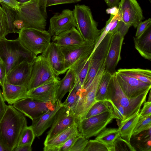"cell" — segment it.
<instances>
[{
  "label": "cell",
  "mask_w": 151,
  "mask_h": 151,
  "mask_svg": "<svg viewBox=\"0 0 151 151\" xmlns=\"http://www.w3.org/2000/svg\"><path fill=\"white\" fill-rule=\"evenodd\" d=\"M27 126L25 116L12 105H7L0 121V131L7 151H13L17 146L21 134Z\"/></svg>",
  "instance_id": "cell-1"
},
{
  "label": "cell",
  "mask_w": 151,
  "mask_h": 151,
  "mask_svg": "<svg viewBox=\"0 0 151 151\" xmlns=\"http://www.w3.org/2000/svg\"><path fill=\"white\" fill-rule=\"evenodd\" d=\"M0 57L4 64L6 76L15 66L24 62L32 63L37 56L24 47L17 39L0 40Z\"/></svg>",
  "instance_id": "cell-2"
},
{
  "label": "cell",
  "mask_w": 151,
  "mask_h": 151,
  "mask_svg": "<svg viewBox=\"0 0 151 151\" xmlns=\"http://www.w3.org/2000/svg\"><path fill=\"white\" fill-rule=\"evenodd\" d=\"M149 92L135 98H129L123 93L117 81L115 73L112 75L109 83L106 100L121 105L125 111L126 119L139 112L146 100Z\"/></svg>",
  "instance_id": "cell-3"
},
{
  "label": "cell",
  "mask_w": 151,
  "mask_h": 151,
  "mask_svg": "<svg viewBox=\"0 0 151 151\" xmlns=\"http://www.w3.org/2000/svg\"><path fill=\"white\" fill-rule=\"evenodd\" d=\"M73 12L77 29L84 41L96 44L102 29H98V24L93 18L90 7L84 4H77Z\"/></svg>",
  "instance_id": "cell-4"
},
{
  "label": "cell",
  "mask_w": 151,
  "mask_h": 151,
  "mask_svg": "<svg viewBox=\"0 0 151 151\" xmlns=\"http://www.w3.org/2000/svg\"><path fill=\"white\" fill-rule=\"evenodd\" d=\"M104 70V64L90 85L82 91L78 100L70 109V113L76 119L77 123L84 119L91 107L96 102V93Z\"/></svg>",
  "instance_id": "cell-5"
},
{
  "label": "cell",
  "mask_w": 151,
  "mask_h": 151,
  "mask_svg": "<svg viewBox=\"0 0 151 151\" xmlns=\"http://www.w3.org/2000/svg\"><path fill=\"white\" fill-rule=\"evenodd\" d=\"M18 33L22 45L37 56L44 52L51 42L52 37L45 30L23 28Z\"/></svg>",
  "instance_id": "cell-6"
},
{
  "label": "cell",
  "mask_w": 151,
  "mask_h": 151,
  "mask_svg": "<svg viewBox=\"0 0 151 151\" xmlns=\"http://www.w3.org/2000/svg\"><path fill=\"white\" fill-rule=\"evenodd\" d=\"M15 13L16 19L23 21L24 28L45 30L47 17L39 7L37 0H30L20 4L19 10Z\"/></svg>",
  "instance_id": "cell-7"
},
{
  "label": "cell",
  "mask_w": 151,
  "mask_h": 151,
  "mask_svg": "<svg viewBox=\"0 0 151 151\" xmlns=\"http://www.w3.org/2000/svg\"><path fill=\"white\" fill-rule=\"evenodd\" d=\"M114 119L115 116L111 109L79 122L77 123L78 130L87 139L96 136Z\"/></svg>",
  "instance_id": "cell-8"
},
{
  "label": "cell",
  "mask_w": 151,
  "mask_h": 151,
  "mask_svg": "<svg viewBox=\"0 0 151 151\" xmlns=\"http://www.w3.org/2000/svg\"><path fill=\"white\" fill-rule=\"evenodd\" d=\"M113 33H108L90 55L88 71L82 88L83 90L90 85L98 71L104 64Z\"/></svg>",
  "instance_id": "cell-9"
},
{
  "label": "cell",
  "mask_w": 151,
  "mask_h": 151,
  "mask_svg": "<svg viewBox=\"0 0 151 151\" xmlns=\"http://www.w3.org/2000/svg\"><path fill=\"white\" fill-rule=\"evenodd\" d=\"M58 77L55 75L46 59L41 54L37 56L33 63L27 91Z\"/></svg>",
  "instance_id": "cell-10"
},
{
  "label": "cell",
  "mask_w": 151,
  "mask_h": 151,
  "mask_svg": "<svg viewBox=\"0 0 151 151\" xmlns=\"http://www.w3.org/2000/svg\"><path fill=\"white\" fill-rule=\"evenodd\" d=\"M55 105L51 102H40L27 97L17 101L13 106L33 121L47 111L54 109Z\"/></svg>",
  "instance_id": "cell-11"
},
{
  "label": "cell",
  "mask_w": 151,
  "mask_h": 151,
  "mask_svg": "<svg viewBox=\"0 0 151 151\" xmlns=\"http://www.w3.org/2000/svg\"><path fill=\"white\" fill-rule=\"evenodd\" d=\"M118 9L120 20L135 28L144 19L142 9L136 0H120Z\"/></svg>",
  "instance_id": "cell-12"
},
{
  "label": "cell",
  "mask_w": 151,
  "mask_h": 151,
  "mask_svg": "<svg viewBox=\"0 0 151 151\" xmlns=\"http://www.w3.org/2000/svg\"><path fill=\"white\" fill-rule=\"evenodd\" d=\"M95 43L86 42L80 44L66 47H60L64 55L65 69L67 70L78 61L90 55Z\"/></svg>",
  "instance_id": "cell-13"
},
{
  "label": "cell",
  "mask_w": 151,
  "mask_h": 151,
  "mask_svg": "<svg viewBox=\"0 0 151 151\" xmlns=\"http://www.w3.org/2000/svg\"><path fill=\"white\" fill-rule=\"evenodd\" d=\"M121 89L128 97H136L150 90L151 84L142 82L135 78L120 74L115 73Z\"/></svg>",
  "instance_id": "cell-14"
},
{
  "label": "cell",
  "mask_w": 151,
  "mask_h": 151,
  "mask_svg": "<svg viewBox=\"0 0 151 151\" xmlns=\"http://www.w3.org/2000/svg\"><path fill=\"white\" fill-rule=\"evenodd\" d=\"M124 37L120 33H113L104 63V71L112 75L121 59V53Z\"/></svg>",
  "instance_id": "cell-15"
},
{
  "label": "cell",
  "mask_w": 151,
  "mask_h": 151,
  "mask_svg": "<svg viewBox=\"0 0 151 151\" xmlns=\"http://www.w3.org/2000/svg\"><path fill=\"white\" fill-rule=\"evenodd\" d=\"M76 27L73 11L69 9L56 13L50 18L47 31L51 37Z\"/></svg>",
  "instance_id": "cell-16"
},
{
  "label": "cell",
  "mask_w": 151,
  "mask_h": 151,
  "mask_svg": "<svg viewBox=\"0 0 151 151\" xmlns=\"http://www.w3.org/2000/svg\"><path fill=\"white\" fill-rule=\"evenodd\" d=\"M58 77L27 91V97L44 102L56 104L57 92L59 84Z\"/></svg>",
  "instance_id": "cell-17"
},
{
  "label": "cell",
  "mask_w": 151,
  "mask_h": 151,
  "mask_svg": "<svg viewBox=\"0 0 151 151\" xmlns=\"http://www.w3.org/2000/svg\"><path fill=\"white\" fill-rule=\"evenodd\" d=\"M76 123V119L70 114V109L62 105L55 114L44 142L47 141Z\"/></svg>",
  "instance_id": "cell-18"
},
{
  "label": "cell",
  "mask_w": 151,
  "mask_h": 151,
  "mask_svg": "<svg viewBox=\"0 0 151 151\" xmlns=\"http://www.w3.org/2000/svg\"><path fill=\"white\" fill-rule=\"evenodd\" d=\"M42 54L46 59L57 77L67 71L64 55L60 47L55 43L51 42Z\"/></svg>",
  "instance_id": "cell-19"
},
{
  "label": "cell",
  "mask_w": 151,
  "mask_h": 151,
  "mask_svg": "<svg viewBox=\"0 0 151 151\" xmlns=\"http://www.w3.org/2000/svg\"><path fill=\"white\" fill-rule=\"evenodd\" d=\"M32 64L24 62L16 65L6 75L5 81L14 85L28 86Z\"/></svg>",
  "instance_id": "cell-20"
},
{
  "label": "cell",
  "mask_w": 151,
  "mask_h": 151,
  "mask_svg": "<svg viewBox=\"0 0 151 151\" xmlns=\"http://www.w3.org/2000/svg\"><path fill=\"white\" fill-rule=\"evenodd\" d=\"M62 105L61 102L57 101L54 109L47 111L38 118L32 121L31 126L36 137L41 135L47 129L51 127L56 112Z\"/></svg>",
  "instance_id": "cell-21"
},
{
  "label": "cell",
  "mask_w": 151,
  "mask_h": 151,
  "mask_svg": "<svg viewBox=\"0 0 151 151\" xmlns=\"http://www.w3.org/2000/svg\"><path fill=\"white\" fill-rule=\"evenodd\" d=\"M78 132L77 123L57 134L44 143V151H59V148L70 137Z\"/></svg>",
  "instance_id": "cell-22"
},
{
  "label": "cell",
  "mask_w": 151,
  "mask_h": 151,
  "mask_svg": "<svg viewBox=\"0 0 151 151\" xmlns=\"http://www.w3.org/2000/svg\"><path fill=\"white\" fill-rule=\"evenodd\" d=\"M52 42L60 47H66L80 44L85 41L76 28L71 29L63 32L58 35L52 37Z\"/></svg>",
  "instance_id": "cell-23"
},
{
  "label": "cell",
  "mask_w": 151,
  "mask_h": 151,
  "mask_svg": "<svg viewBox=\"0 0 151 151\" xmlns=\"http://www.w3.org/2000/svg\"><path fill=\"white\" fill-rule=\"evenodd\" d=\"M2 88L4 100L10 105L27 97V86L17 85L5 81Z\"/></svg>",
  "instance_id": "cell-24"
},
{
  "label": "cell",
  "mask_w": 151,
  "mask_h": 151,
  "mask_svg": "<svg viewBox=\"0 0 151 151\" xmlns=\"http://www.w3.org/2000/svg\"><path fill=\"white\" fill-rule=\"evenodd\" d=\"M134 47L144 58L151 60V23L140 36L133 37Z\"/></svg>",
  "instance_id": "cell-25"
},
{
  "label": "cell",
  "mask_w": 151,
  "mask_h": 151,
  "mask_svg": "<svg viewBox=\"0 0 151 151\" xmlns=\"http://www.w3.org/2000/svg\"><path fill=\"white\" fill-rule=\"evenodd\" d=\"M64 78L60 80L59 84L56 95L57 101L61 102L62 99L73 86L76 79V75L71 68L69 69Z\"/></svg>",
  "instance_id": "cell-26"
},
{
  "label": "cell",
  "mask_w": 151,
  "mask_h": 151,
  "mask_svg": "<svg viewBox=\"0 0 151 151\" xmlns=\"http://www.w3.org/2000/svg\"><path fill=\"white\" fill-rule=\"evenodd\" d=\"M139 112L121 122L118 128L120 136L130 143L133 130L139 117Z\"/></svg>",
  "instance_id": "cell-27"
},
{
  "label": "cell",
  "mask_w": 151,
  "mask_h": 151,
  "mask_svg": "<svg viewBox=\"0 0 151 151\" xmlns=\"http://www.w3.org/2000/svg\"><path fill=\"white\" fill-rule=\"evenodd\" d=\"M90 61V55L80 60L70 68L74 72L76 79L82 88L88 71Z\"/></svg>",
  "instance_id": "cell-28"
},
{
  "label": "cell",
  "mask_w": 151,
  "mask_h": 151,
  "mask_svg": "<svg viewBox=\"0 0 151 151\" xmlns=\"http://www.w3.org/2000/svg\"><path fill=\"white\" fill-rule=\"evenodd\" d=\"M116 71L120 74L151 84V71L150 70L139 68H121L118 69Z\"/></svg>",
  "instance_id": "cell-29"
},
{
  "label": "cell",
  "mask_w": 151,
  "mask_h": 151,
  "mask_svg": "<svg viewBox=\"0 0 151 151\" xmlns=\"http://www.w3.org/2000/svg\"><path fill=\"white\" fill-rule=\"evenodd\" d=\"M119 135V128H106L96 136L95 139L104 144L109 151H112L114 141Z\"/></svg>",
  "instance_id": "cell-30"
},
{
  "label": "cell",
  "mask_w": 151,
  "mask_h": 151,
  "mask_svg": "<svg viewBox=\"0 0 151 151\" xmlns=\"http://www.w3.org/2000/svg\"><path fill=\"white\" fill-rule=\"evenodd\" d=\"M112 76L104 71L96 93L95 100L96 102L106 100L108 86Z\"/></svg>",
  "instance_id": "cell-31"
},
{
  "label": "cell",
  "mask_w": 151,
  "mask_h": 151,
  "mask_svg": "<svg viewBox=\"0 0 151 151\" xmlns=\"http://www.w3.org/2000/svg\"><path fill=\"white\" fill-rule=\"evenodd\" d=\"M82 91V87L76 79L75 83L65 100L62 103L63 105L70 109L75 104L79 98Z\"/></svg>",
  "instance_id": "cell-32"
},
{
  "label": "cell",
  "mask_w": 151,
  "mask_h": 151,
  "mask_svg": "<svg viewBox=\"0 0 151 151\" xmlns=\"http://www.w3.org/2000/svg\"><path fill=\"white\" fill-rule=\"evenodd\" d=\"M111 109L110 104L107 100L97 101L91 107L84 119L99 115Z\"/></svg>",
  "instance_id": "cell-33"
},
{
  "label": "cell",
  "mask_w": 151,
  "mask_h": 151,
  "mask_svg": "<svg viewBox=\"0 0 151 151\" xmlns=\"http://www.w3.org/2000/svg\"><path fill=\"white\" fill-rule=\"evenodd\" d=\"M0 4L6 14L7 22L8 34L12 33H18L19 30L14 27V23L16 19L15 11L12 8L2 2Z\"/></svg>",
  "instance_id": "cell-34"
},
{
  "label": "cell",
  "mask_w": 151,
  "mask_h": 151,
  "mask_svg": "<svg viewBox=\"0 0 151 151\" xmlns=\"http://www.w3.org/2000/svg\"><path fill=\"white\" fill-rule=\"evenodd\" d=\"M35 137L32 126H27L21 134L17 146L24 145H32Z\"/></svg>",
  "instance_id": "cell-35"
},
{
  "label": "cell",
  "mask_w": 151,
  "mask_h": 151,
  "mask_svg": "<svg viewBox=\"0 0 151 151\" xmlns=\"http://www.w3.org/2000/svg\"><path fill=\"white\" fill-rule=\"evenodd\" d=\"M151 127V115L139 118L133 130V135L136 136Z\"/></svg>",
  "instance_id": "cell-36"
},
{
  "label": "cell",
  "mask_w": 151,
  "mask_h": 151,
  "mask_svg": "<svg viewBox=\"0 0 151 151\" xmlns=\"http://www.w3.org/2000/svg\"><path fill=\"white\" fill-rule=\"evenodd\" d=\"M136 150L130 143L122 138L120 135L114 141L112 151Z\"/></svg>",
  "instance_id": "cell-37"
},
{
  "label": "cell",
  "mask_w": 151,
  "mask_h": 151,
  "mask_svg": "<svg viewBox=\"0 0 151 151\" xmlns=\"http://www.w3.org/2000/svg\"><path fill=\"white\" fill-rule=\"evenodd\" d=\"M83 151H109V150L104 144L94 139L88 140Z\"/></svg>",
  "instance_id": "cell-38"
},
{
  "label": "cell",
  "mask_w": 151,
  "mask_h": 151,
  "mask_svg": "<svg viewBox=\"0 0 151 151\" xmlns=\"http://www.w3.org/2000/svg\"><path fill=\"white\" fill-rule=\"evenodd\" d=\"M8 26L6 13L0 4V40L7 35Z\"/></svg>",
  "instance_id": "cell-39"
},
{
  "label": "cell",
  "mask_w": 151,
  "mask_h": 151,
  "mask_svg": "<svg viewBox=\"0 0 151 151\" xmlns=\"http://www.w3.org/2000/svg\"><path fill=\"white\" fill-rule=\"evenodd\" d=\"M116 15L114 16L111 14L109 19L106 22V24L105 27L101 29L102 31L101 35L98 41L95 45L93 51L97 47L108 33L110 28L116 19Z\"/></svg>",
  "instance_id": "cell-40"
},
{
  "label": "cell",
  "mask_w": 151,
  "mask_h": 151,
  "mask_svg": "<svg viewBox=\"0 0 151 151\" xmlns=\"http://www.w3.org/2000/svg\"><path fill=\"white\" fill-rule=\"evenodd\" d=\"M82 135L78 131L68 139L59 148V151H70L77 139Z\"/></svg>",
  "instance_id": "cell-41"
},
{
  "label": "cell",
  "mask_w": 151,
  "mask_h": 151,
  "mask_svg": "<svg viewBox=\"0 0 151 151\" xmlns=\"http://www.w3.org/2000/svg\"><path fill=\"white\" fill-rule=\"evenodd\" d=\"M88 140L82 135L76 140L70 151H83Z\"/></svg>",
  "instance_id": "cell-42"
},
{
  "label": "cell",
  "mask_w": 151,
  "mask_h": 151,
  "mask_svg": "<svg viewBox=\"0 0 151 151\" xmlns=\"http://www.w3.org/2000/svg\"><path fill=\"white\" fill-rule=\"evenodd\" d=\"M151 23V19L149 18L143 22H141L137 25L135 37H138L141 35L146 30L149 24Z\"/></svg>",
  "instance_id": "cell-43"
},
{
  "label": "cell",
  "mask_w": 151,
  "mask_h": 151,
  "mask_svg": "<svg viewBox=\"0 0 151 151\" xmlns=\"http://www.w3.org/2000/svg\"><path fill=\"white\" fill-rule=\"evenodd\" d=\"M130 27L131 26L130 25L125 24L122 21L119 20L114 32H118L124 37Z\"/></svg>",
  "instance_id": "cell-44"
},
{
  "label": "cell",
  "mask_w": 151,
  "mask_h": 151,
  "mask_svg": "<svg viewBox=\"0 0 151 151\" xmlns=\"http://www.w3.org/2000/svg\"><path fill=\"white\" fill-rule=\"evenodd\" d=\"M139 117L151 115V101L145 102L144 106L139 113Z\"/></svg>",
  "instance_id": "cell-45"
},
{
  "label": "cell",
  "mask_w": 151,
  "mask_h": 151,
  "mask_svg": "<svg viewBox=\"0 0 151 151\" xmlns=\"http://www.w3.org/2000/svg\"><path fill=\"white\" fill-rule=\"evenodd\" d=\"M82 0H47L46 7L64 4L75 3Z\"/></svg>",
  "instance_id": "cell-46"
},
{
  "label": "cell",
  "mask_w": 151,
  "mask_h": 151,
  "mask_svg": "<svg viewBox=\"0 0 151 151\" xmlns=\"http://www.w3.org/2000/svg\"><path fill=\"white\" fill-rule=\"evenodd\" d=\"M6 77V70L3 62H0V86L1 87L4 85Z\"/></svg>",
  "instance_id": "cell-47"
},
{
  "label": "cell",
  "mask_w": 151,
  "mask_h": 151,
  "mask_svg": "<svg viewBox=\"0 0 151 151\" xmlns=\"http://www.w3.org/2000/svg\"><path fill=\"white\" fill-rule=\"evenodd\" d=\"M1 2L12 8L15 11H19L20 4L15 0H1Z\"/></svg>",
  "instance_id": "cell-48"
},
{
  "label": "cell",
  "mask_w": 151,
  "mask_h": 151,
  "mask_svg": "<svg viewBox=\"0 0 151 151\" xmlns=\"http://www.w3.org/2000/svg\"><path fill=\"white\" fill-rule=\"evenodd\" d=\"M7 106L0 89V121L6 112Z\"/></svg>",
  "instance_id": "cell-49"
},
{
  "label": "cell",
  "mask_w": 151,
  "mask_h": 151,
  "mask_svg": "<svg viewBox=\"0 0 151 151\" xmlns=\"http://www.w3.org/2000/svg\"><path fill=\"white\" fill-rule=\"evenodd\" d=\"M32 150V145H24L17 146L13 151H31Z\"/></svg>",
  "instance_id": "cell-50"
},
{
  "label": "cell",
  "mask_w": 151,
  "mask_h": 151,
  "mask_svg": "<svg viewBox=\"0 0 151 151\" xmlns=\"http://www.w3.org/2000/svg\"><path fill=\"white\" fill-rule=\"evenodd\" d=\"M38 4L44 14L46 16V5L47 0H37Z\"/></svg>",
  "instance_id": "cell-51"
},
{
  "label": "cell",
  "mask_w": 151,
  "mask_h": 151,
  "mask_svg": "<svg viewBox=\"0 0 151 151\" xmlns=\"http://www.w3.org/2000/svg\"><path fill=\"white\" fill-rule=\"evenodd\" d=\"M110 8L114 6L118 7L120 0H104Z\"/></svg>",
  "instance_id": "cell-52"
},
{
  "label": "cell",
  "mask_w": 151,
  "mask_h": 151,
  "mask_svg": "<svg viewBox=\"0 0 151 151\" xmlns=\"http://www.w3.org/2000/svg\"><path fill=\"white\" fill-rule=\"evenodd\" d=\"M15 27L19 31L24 28V24L23 21L20 19H16L14 23Z\"/></svg>",
  "instance_id": "cell-53"
},
{
  "label": "cell",
  "mask_w": 151,
  "mask_h": 151,
  "mask_svg": "<svg viewBox=\"0 0 151 151\" xmlns=\"http://www.w3.org/2000/svg\"><path fill=\"white\" fill-rule=\"evenodd\" d=\"M106 12L108 14H110L115 16L118 13V7L114 6L107 9L106 10Z\"/></svg>",
  "instance_id": "cell-54"
},
{
  "label": "cell",
  "mask_w": 151,
  "mask_h": 151,
  "mask_svg": "<svg viewBox=\"0 0 151 151\" xmlns=\"http://www.w3.org/2000/svg\"><path fill=\"white\" fill-rule=\"evenodd\" d=\"M0 151H7L3 143L2 136L0 131Z\"/></svg>",
  "instance_id": "cell-55"
},
{
  "label": "cell",
  "mask_w": 151,
  "mask_h": 151,
  "mask_svg": "<svg viewBox=\"0 0 151 151\" xmlns=\"http://www.w3.org/2000/svg\"><path fill=\"white\" fill-rule=\"evenodd\" d=\"M20 4L27 2L30 0H15Z\"/></svg>",
  "instance_id": "cell-56"
},
{
  "label": "cell",
  "mask_w": 151,
  "mask_h": 151,
  "mask_svg": "<svg viewBox=\"0 0 151 151\" xmlns=\"http://www.w3.org/2000/svg\"><path fill=\"white\" fill-rule=\"evenodd\" d=\"M147 101H151V91H150V90L149 98H148V99Z\"/></svg>",
  "instance_id": "cell-57"
},
{
  "label": "cell",
  "mask_w": 151,
  "mask_h": 151,
  "mask_svg": "<svg viewBox=\"0 0 151 151\" xmlns=\"http://www.w3.org/2000/svg\"><path fill=\"white\" fill-rule=\"evenodd\" d=\"M0 62H3V61L0 57Z\"/></svg>",
  "instance_id": "cell-58"
},
{
  "label": "cell",
  "mask_w": 151,
  "mask_h": 151,
  "mask_svg": "<svg viewBox=\"0 0 151 151\" xmlns=\"http://www.w3.org/2000/svg\"><path fill=\"white\" fill-rule=\"evenodd\" d=\"M1 2V0H0V2Z\"/></svg>",
  "instance_id": "cell-59"
},
{
  "label": "cell",
  "mask_w": 151,
  "mask_h": 151,
  "mask_svg": "<svg viewBox=\"0 0 151 151\" xmlns=\"http://www.w3.org/2000/svg\"></svg>",
  "instance_id": "cell-60"
}]
</instances>
